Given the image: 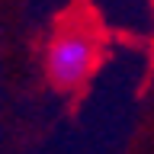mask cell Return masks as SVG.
Wrapping results in <instances>:
<instances>
[{"mask_svg":"<svg viewBox=\"0 0 154 154\" xmlns=\"http://www.w3.org/2000/svg\"><path fill=\"white\" fill-rule=\"evenodd\" d=\"M93 58H96V45L93 38L84 35V32H61V35L48 45L45 55V71L51 77L55 87H64V90H74L77 84H84L87 74L93 71Z\"/></svg>","mask_w":154,"mask_h":154,"instance_id":"cell-1","label":"cell"}]
</instances>
